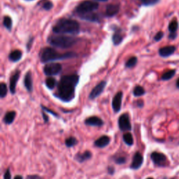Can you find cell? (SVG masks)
I'll list each match as a JSON object with an SVG mask.
<instances>
[{"label": "cell", "instance_id": "obj_1", "mask_svg": "<svg viewBox=\"0 0 179 179\" xmlns=\"http://www.w3.org/2000/svg\"><path fill=\"white\" fill-rule=\"evenodd\" d=\"M79 76L76 74L64 76L58 85L57 96L64 102H70L74 98L75 89L79 83Z\"/></svg>", "mask_w": 179, "mask_h": 179}, {"label": "cell", "instance_id": "obj_2", "mask_svg": "<svg viewBox=\"0 0 179 179\" xmlns=\"http://www.w3.org/2000/svg\"><path fill=\"white\" fill-rule=\"evenodd\" d=\"M79 30L80 25L77 21L65 18L59 20L52 28V31L55 34H77L79 33Z\"/></svg>", "mask_w": 179, "mask_h": 179}, {"label": "cell", "instance_id": "obj_3", "mask_svg": "<svg viewBox=\"0 0 179 179\" xmlns=\"http://www.w3.org/2000/svg\"><path fill=\"white\" fill-rule=\"evenodd\" d=\"M40 59L42 62H48L58 60L72 58L76 57V54L73 52H65L64 54H60L52 48H45L40 52Z\"/></svg>", "mask_w": 179, "mask_h": 179}, {"label": "cell", "instance_id": "obj_4", "mask_svg": "<svg viewBox=\"0 0 179 179\" xmlns=\"http://www.w3.org/2000/svg\"><path fill=\"white\" fill-rule=\"evenodd\" d=\"M77 39L66 36H51L48 39L50 45L60 48H69L77 42Z\"/></svg>", "mask_w": 179, "mask_h": 179}, {"label": "cell", "instance_id": "obj_5", "mask_svg": "<svg viewBox=\"0 0 179 179\" xmlns=\"http://www.w3.org/2000/svg\"><path fill=\"white\" fill-rule=\"evenodd\" d=\"M98 7V3L91 1H84L77 6V7L76 8V12L78 14L83 16V15L90 13L93 10H95Z\"/></svg>", "mask_w": 179, "mask_h": 179}, {"label": "cell", "instance_id": "obj_6", "mask_svg": "<svg viewBox=\"0 0 179 179\" xmlns=\"http://www.w3.org/2000/svg\"><path fill=\"white\" fill-rule=\"evenodd\" d=\"M118 127L122 132L130 131L132 130V125L130 116L127 113L122 114L118 119Z\"/></svg>", "mask_w": 179, "mask_h": 179}, {"label": "cell", "instance_id": "obj_7", "mask_svg": "<svg viewBox=\"0 0 179 179\" xmlns=\"http://www.w3.org/2000/svg\"><path fill=\"white\" fill-rule=\"evenodd\" d=\"M151 158L155 165L159 167H165L167 163V159L166 155L163 153L158 152H153L151 153Z\"/></svg>", "mask_w": 179, "mask_h": 179}, {"label": "cell", "instance_id": "obj_8", "mask_svg": "<svg viewBox=\"0 0 179 179\" xmlns=\"http://www.w3.org/2000/svg\"><path fill=\"white\" fill-rule=\"evenodd\" d=\"M61 70H62V66L58 63L48 64L43 68V71L46 76H54L58 74Z\"/></svg>", "mask_w": 179, "mask_h": 179}, {"label": "cell", "instance_id": "obj_9", "mask_svg": "<svg viewBox=\"0 0 179 179\" xmlns=\"http://www.w3.org/2000/svg\"><path fill=\"white\" fill-rule=\"evenodd\" d=\"M106 85V81H102L98 85H97L95 87L93 88V90H92L91 92H90L89 98L90 100H94V99L97 97L98 96H100L102 92L104 90L105 86Z\"/></svg>", "mask_w": 179, "mask_h": 179}, {"label": "cell", "instance_id": "obj_10", "mask_svg": "<svg viewBox=\"0 0 179 179\" xmlns=\"http://www.w3.org/2000/svg\"><path fill=\"white\" fill-rule=\"evenodd\" d=\"M143 163H144V157H143L142 153H140L139 152H136L134 155L133 159H132L130 168L132 169H139L142 167Z\"/></svg>", "mask_w": 179, "mask_h": 179}, {"label": "cell", "instance_id": "obj_11", "mask_svg": "<svg viewBox=\"0 0 179 179\" xmlns=\"http://www.w3.org/2000/svg\"><path fill=\"white\" fill-rule=\"evenodd\" d=\"M122 99H123V92H118L115 94L112 101V107L113 111L115 113L119 112L121 109L122 104Z\"/></svg>", "mask_w": 179, "mask_h": 179}, {"label": "cell", "instance_id": "obj_12", "mask_svg": "<svg viewBox=\"0 0 179 179\" xmlns=\"http://www.w3.org/2000/svg\"><path fill=\"white\" fill-rule=\"evenodd\" d=\"M85 124L88 126H93V127H102L104 125V122L101 118L97 116H91L88 118L85 121Z\"/></svg>", "mask_w": 179, "mask_h": 179}, {"label": "cell", "instance_id": "obj_13", "mask_svg": "<svg viewBox=\"0 0 179 179\" xmlns=\"http://www.w3.org/2000/svg\"><path fill=\"white\" fill-rule=\"evenodd\" d=\"M110 142H111L110 137L108 136L104 135L97 139L94 142V146L97 147V148H102L108 146V145L110 144Z\"/></svg>", "mask_w": 179, "mask_h": 179}, {"label": "cell", "instance_id": "obj_14", "mask_svg": "<svg viewBox=\"0 0 179 179\" xmlns=\"http://www.w3.org/2000/svg\"><path fill=\"white\" fill-rule=\"evenodd\" d=\"M176 47L174 46H165V47L161 48L159 50V54L160 55L163 57V58H167L172 55V54L175 52Z\"/></svg>", "mask_w": 179, "mask_h": 179}, {"label": "cell", "instance_id": "obj_15", "mask_svg": "<svg viewBox=\"0 0 179 179\" xmlns=\"http://www.w3.org/2000/svg\"><path fill=\"white\" fill-rule=\"evenodd\" d=\"M92 153L89 151H86L85 152L82 153H77L75 155V160L80 163H83L84 162L91 159L92 157Z\"/></svg>", "mask_w": 179, "mask_h": 179}, {"label": "cell", "instance_id": "obj_16", "mask_svg": "<svg viewBox=\"0 0 179 179\" xmlns=\"http://www.w3.org/2000/svg\"><path fill=\"white\" fill-rule=\"evenodd\" d=\"M19 77H20V71H16L12 75V76L10 77V91L11 94H15L16 92V83L18 82Z\"/></svg>", "mask_w": 179, "mask_h": 179}, {"label": "cell", "instance_id": "obj_17", "mask_svg": "<svg viewBox=\"0 0 179 179\" xmlns=\"http://www.w3.org/2000/svg\"><path fill=\"white\" fill-rule=\"evenodd\" d=\"M120 7L118 4H109L106 8V15L108 17H112L119 12Z\"/></svg>", "mask_w": 179, "mask_h": 179}, {"label": "cell", "instance_id": "obj_18", "mask_svg": "<svg viewBox=\"0 0 179 179\" xmlns=\"http://www.w3.org/2000/svg\"><path fill=\"white\" fill-rule=\"evenodd\" d=\"M24 84L25 88L27 90V91L31 92L32 91L33 85H32V78H31V73L30 71H28L25 74L24 79Z\"/></svg>", "mask_w": 179, "mask_h": 179}, {"label": "cell", "instance_id": "obj_19", "mask_svg": "<svg viewBox=\"0 0 179 179\" xmlns=\"http://www.w3.org/2000/svg\"><path fill=\"white\" fill-rule=\"evenodd\" d=\"M16 111H8L5 114L4 117V123L5 124H7V125H10V124L13 123V122L14 121L15 118H16Z\"/></svg>", "mask_w": 179, "mask_h": 179}, {"label": "cell", "instance_id": "obj_20", "mask_svg": "<svg viewBox=\"0 0 179 179\" xmlns=\"http://www.w3.org/2000/svg\"><path fill=\"white\" fill-rule=\"evenodd\" d=\"M81 18L83 20L92 21V22H97L100 20V18H99L98 15L96 13H90L83 15L81 16Z\"/></svg>", "mask_w": 179, "mask_h": 179}, {"label": "cell", "instance_id": "obj_21", "mask_svg": "<svg viewBox=\"0 0 179 179\" xmlns=\"http://www.w3.org/2000/svg\"><path fill=\"white\" fill-rule=\"evenodd\" d=\"M121 29H118L117 30H115L114 34L113 35V43L115 45H118L122 42L123 39V35L121 34Z\"/></svg>", "mask_w": 179, "mask_h": 179}, {"label": "cell", "instance_id": "obj_22", "mask_svg": "<svg viewBox=\"0 0 179 179\" xmlns=\"http://www.w3.org/2000/svg\"><path fill=\"white\" fill-rule=\"evenodd\" d=\"M22 58V52L19 50H15L12 51L9 55V59L13 62L19 61Z\"/></svg>", "mask_w": 179, "mask_h": 179}, {"label": "cell", "instance_id": "obj_23", "mask_svg": "<svg viewBox=\"0 0 179 179\" xmlns=\"http://www.w3.org/2000/svg\"><path fill=\"white\" fill-rule=\"evenodd\" d=\"M124 142L126 144L128 145V146H132L134 144V139L133 136H132L131 133H126L123 135V136Z\"/></svg>", "mask_w": 179, "mask_h": 179}, {"label": "cell", "instance_id": "obj_24", "mask_svg": "<svg viewBox=\"0 0 179 179\" xmlns=\"http://www.w3.org/2000/svg\"><path fill=\"white\" fill-rule=\"evenodd\" d=\"M77 144L78 141L74 136H70V137L66 139V140H65V145H66V146L68 147V148H71V147L74 146Z\"/></svg>", "mask_w": 179, "mask_h": 179}, {"label": "cell", "instance_id": "obj_25", "mask_svg": "<svg viewBox=\"0 0 179 179\" xmlns=\"http://www.w3.org/2000/svg\"><path fill=\"white\" fill-rule=\"evenodd\" d=\"M4 26L8 29V31H10L12 29V20L9 16H5L3 20Z\"/></svg>", "mask_w": 179, "mask_h": 179}, {"label": "cell", "instance_id": "obj_26", "mask_svg": "<svg viewBox=\"0 0 179 179\" xmlns=\"http://www.w3.org/2000/svg\"><path fill=\"white\" fill-rule=\"evenodd\" d=\"M176 71L174 69H172V70H169L163 73V76H162V79L163 81H168V80L172 79L174 77V76L175 75Z\"/></svg>", "mask_w": 179, "mask_h": 179}, {"label": "cell", "instance_id": "obj_27", "mask_svg": "<svg viewBox=\"0 0 179 179\" xmlns=\"http://www.w3.org/2000/svg\"><path fill=\"white\" fill-rule=\"evenodd\" d=\"M145 90L144 88L142 87V86L140 85H137L136 86L135 88L134 89V91H133V94L134 95L135 97H140V96H142L144 95L145 94Z\"/></svg>", "mask_w": 179, "mask_h": 179}, {"label": "cell", "instance_id": "obj_28", "mask_svg": "<svg viewBox=\"0 0 179 179\" xmlns=\"http://www.w3.org/2000/svg\"><path fill=\"white\" fill-rule=\"evenodd\" d=\"M178 28V23L177 20H174L170 22V24L169 25V30L170 32L172 34L176 33V31H177Z\"/></svg>", "mask_w": 179, "mask_h": 179}, {"label": "cell", "instance_id": "obj_29", "mask_svg": "<svg viewBox=\"0 0 179 179\" xmlns=\"http://www.w3.org/2000/svg\"><path fill=\"white\" fill-rule=\"evenodd\" d=\"M46 85L49 89H53L56 85V80L52 77H49L46 80Z\"/></svg>", "mask_w": 179, "mask_h": 179}, {"label": "cell", "instance_id": "obj_30", "mask_svg": "<svg viewBox=\"0 0 179 179\" xmlns=\"http://www.w3.org/2000/svg\"><path fill=\"white\" fill-rule=\"evenodd\" d=\"M136 63H137V58H136V57H132V58L129 59V60L127 61L125 66L126 67H127V68H132V67L135 66Z\"/></svg>", "mask_w": 179, "mask_h": 179}, {"label": "cell", "instance_id": "obj_31", "mask_svg": "<svg viewBox=\"0 0 179 179\" xmlns=\"http://www.w3.org/2000/svg\"><path fill=\"white\" fill-rule=\"evenodd\" d=\"M7 94V87L5 83H1L0 84V97L1 98L5 97Z\"/></svg>", "mask_w": 179, "mask_h": 179}, {"label": "cell", "instance_id": "obj_32", "mask_svg": "<svg viewBox=\"0 0 179 179\" xmlns=\"http://www.w3.org/2000/svg\"><path fill=\"white\" fill-rule=\"evenodd\" d=\"M139 1L145 6H152L158 3L160 0H139Z\"/></svg>", "mask_w": 179, "mask_h": 179}, {"label": "cell", "instance_id": "obj_33", "mask_svg": "<svg viewBox=\"0 0 179 179\" xmlns=\"http://www.w3.org/2000/svg\"><path fill=\"white\" fill-rule=\"evenodd\" d=\"M115 163L118 164V165H123V164H125L127 162V158L124 156H119L116 157L114 160Z\"/></svg>", "mask_w": 179, "mask_h": 179}, {"label": "cell", "instance_id": "obj_34", "mask_svg": "<svg viewBox=\"0 0 179 179\" xmlns=\"http://www.w3.org/2000/svg\"><path fill=\"white\" fill-rule=\"evenodd\" d=\"M52 6H53V4L51 1H44V3H43V5H42V7L43 8H44L45 10H50L51 8H52Z\"/></svg>", "mask_w": 179, "mask_h": 179}, {"label": "cell", "instance_id": "obj_35", "mask_svg": "<svg viewBox=\"0 0 179 179\" xmlns=\"http://www.w3.org/2000/svg\"><path fill=\"white\" fill-rule=\"evenodd\" d=\"M163 36H164V33L163 32V31H159V32H157L156 34H155V37H154L155 41H160V40H161L162 39H163Z\"/></svg>", "mask_w": 179, "mask_h": 179}, {"label": "cell", "instance_id": "obj_36", "mask_svg": "<svg viewBox=\"0 0 179 179\" xmlns=\"http://www.w3.org/2000/svg\"><path fill=\"white\" fill-rule=\"evenodd\" d=\"M4 179H11V174L9 169H6L5 173L4 174Z\"/></svg>", "mask_w": 179, "mask_h": 179}, {"label": "cell", "instance_id": "obj_37", "mask_svg": "<svg viewBox=\"0 0 179 179\" xmlns=\"http://www.w3.org/2000/svg\"><path fill=\"white\" fill-rule=\"evenodd\" d=\"M41 108L43 109V111H47V112H48V113H51L52 115H53L54 116H56V117H58V115L56 113H55L54 111H52V110H50L49 109H48V108H46V107H45V106H41Z\"/></svg>", "mask_w": 179, "mask_h": 179}, {"label": "cell", "instance_id": "obj_38", "mask_svg": "<svg viewBox=\"0 0 179 179\" xmlns=\"http://www.w3.org/2000/svg\"><path fill=\"white\" fill-rule=\"evenodd\" d=\"M26 179H43V178L38 175H29L27 176Z\"/></svg>", "mask_w": 179, "mask_h": 179}, {"label": "cell", "instance_id": "obj_39", "mask_svg": "<svg viewBox=\"0 0 179 179\" xmlns=\"http://www.w3.org/2000/svg\"><path fill=\"white\" fill-rule=\"evenodd\" d=\"M115 172V169L114 167H108V173L110 174V175H113Z\"/></svg>", "mask_w": 179, "mask_h": 179}, {"label": "cell", "instance_id": "obj_40", "mask_svg": "<svg viewBox=\"0 0 179 179\" xmlns=\"http://www.w3.org/2000/svg\"><path fill=\"white\" fill-rule=\"evenodd\" d=\"M42 115H43V118L44 122H45V123H48V115H46V113H44V112L42 113Z\"/></svg>", "mask_w": 179, "mask_h": 179}, {"label": "cell", "instance_id": "obj_41", "mask_svg": "<svg viewBox=\"0 0 179 179\" xmlns=\"http://www.w3.org/2000/svg\"><path fill=\"white\" fill-rule=\"evenodd\" d=\"M136 105H137L138 107H143V106H144V102L142 100H138L136 102Z\"/></svg>", "mask_w": 179, "mask_h": 179}, {"label": "cell", "instance_id": "obj_42", "mask_svg": "<svg viewBox=\"0 0 179 179\" xmlns=\"http://www.w3.org/2000/svg\"><path fill=\"white\" fill-rule=\"evenodd\" d=\"M32 41H33V38H31V39L29 41L28 44H27V50H29V49H30L31 44H32Z\"/></svg>", "mask_w": 179, "mask_h": 179}, {"label": "cell", "instance_id": "obj_43", "mask_svg": "<svg viewBox=\"0 0 179 179\" xmlns=\"http://www.w3.org/2000/svg\"><path fill=\"white\" fill-rule=\"evenodd\" d=\"M13 179H23V178H22V176H20V175H17V176H15Z\"/></svg>", "mask_w": 179, "mask_h": 179}, {"label": "cell", "instance_id": "obj_44", "mask_svg": "<svg viewBox=\"0 0 179 179\" xmlns=\"http://www.w3.org/2000/svg\"><path fill=\"white\" fill-rule=\"evenodd\" d=\"M176 87L179 89V79L177 80V81H176Z\"/></svg>", "mask_w": 179, "mask_h": 179}, {"label": "cell", "instance_id": "obj_45", "mask_svg": "<svg viewBox=\"0 0 179 179\" xmlns=\"http://www.w3.org/2000/svg\"><path fill=\"white\" fill-rule=\"evenodd\" d=\"M96 1H106L108 0H96Z\"/></svg>", "mask_w": 179, "mask_h": 179}, {"label": "cell", "instance_id": "obj_46", "mask_svg": "<svg viewBox=\"0 0 179 179\" xmlns=\"http://www.w3.org/2000/svg\"><path fill=\"white\" fill-rule=\"evenodd\" d=\"M147 179H153V178H148Z\"/></svg>", "mask_w": 179, "mask_h": 179}]
</instances>
